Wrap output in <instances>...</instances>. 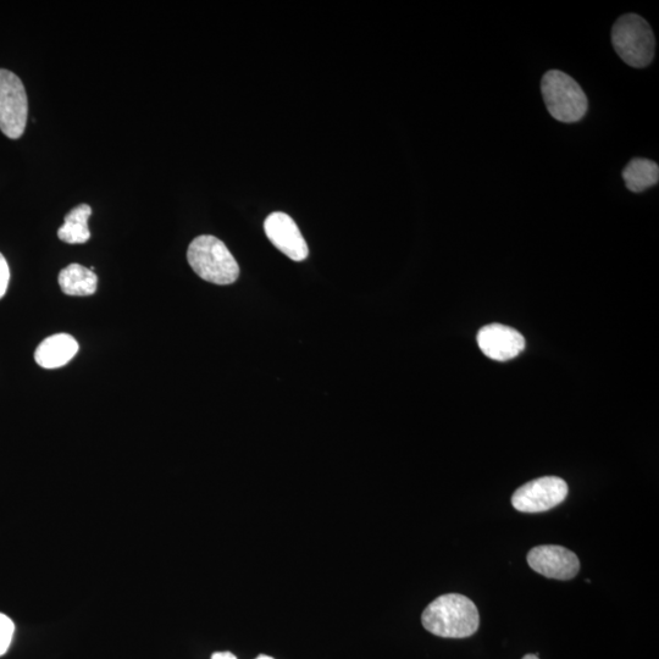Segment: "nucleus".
I'll list each match as a JSON object with an SVG mask.
<instances>
[{"instance_id":"obj_1","label":"nucleus","mask_w":659,"mask_h":659,"mask_svg":"<svg viewBox=\"0 0 659 659\" xmlns=\"http://www.w3.org/2000/svg\"><path fill=\"white\" fill-rule=\"evenodd\" d=\"M422 622L429 633L440 638L464 639L478 631L480 616L475 603L468 597L447 594L426 607Z\"/></svg>"},{"instance_id":"obj_2","label":"nucleus","mask_w":659,"mask_h":659,"mask_svg":"<svg viewBox=\"0 0 659 659\" xmlns=\"http://www.w3.org/2000/svg\"><path fill=\"white\" fill-rule=\"evenodd\" d=\"M188 263L199 278L215 285H231L240 276V267L229 248L219 238L199 236L191 242Z\"/></svg>"},{"instance_id":"obj_3","label":"nucleus","mask_w":659,"mask_h":659,"mask_svg":"<svg viewBox=\"0 0 659 659\" xmlns=\"http://www.w3.org/2000/svg\"><path fill=\"white\" fill-rule=\"evenodd\" d=\"M612 44L620 59L631 68H646L655 58V35L649 22L640 15L620 16L612 29Z\"/></svg>"},{"instance_id":"obj_4","label":"nucleus","mask_w":659,"mask_h":659,"mask_svg":"<svg viewBox=\"0 0 659 659\" xmlns=\"http://www.w3.org/2000/svg\"><path fill=\"white\" fill-rule=\"evenodd\" d=\"M541 92L548 113L561 123H578L589 109L583 88L563 71H548L542 77Z\"/></svg>"},{"instance_id":"obj_5","label":"nucleus","mask_w":659,"mask_h":659,"mask_svg":"<svg viewBox=\"0 0 659 659\" xmlns=\"http://www.w3.org/2000/svg\"><path fill=\"white\" fill-rule=\"evenodd\" d=\"M29 102L24 83L9 70L0 69V130L11 140L24 135Z\"/></svg>"},{"instance_id":"obj_6","label":"nucleus","mask_w":659,"mask_h":659,"mask_svg":"<svg viewBox=\"0 0 659 659\" xmlns=\"http://www.w3.org/2000/svg\"><path fill=\"white\" fill-rule=\"evenodd\" d=\"M568 491V485L563 479L544 476L519 487L512 497V505L519 512L542 513L561 505Z\"/></svg>"},{"instance_id":"obj_7","label":"nucleus","mask_w":659,"mask_h":659,"mask_svg":"<svg viewBox=\"0 0 659 659\" xmlns=\"http://www.w3.org/2000/svg\"><path fill=\"white\" fill-rule=\"evenodd\" d=\"M528 563L536 573L557 580L573 579L580 570L578 556L566 547L555 545L533 548L528 553Z\"/></svg>"},{"instance_id":"obj_8","label":"nucleus","mask_w":659,"mask_h":659,"mask_svg":"<svg viewBox=\"0 0 659 659\" xmlns=\"http://www.w3.org/2000/svg\"><path fill=\"white\" fill-rule=\"evenodd\" d=\"M478 345L492 361L507 362L524 351L525 339L519 331L509 326L491 324L479 331Z\"/></svg>"},{"instance_id":"obj_9","label":"nucleus","mask_w":659,"mask_h":659,"mask_svg":"<svg viewBox=\"0 0 659 659\" xmlns=\"http://www.w3.org/2000/svg\"><path fill=\"white\" fill-rule=\"evenodd\" d=\"M265 234L273 245L295 262L307 259L309 249L297 224L285 213H273L264 223Z\"/></svg>"},{"instance_id":"obj_10","label":"nucleus","mask_w":659,"mask_h":659,"mask_svg":"<svg viewBox=\"0 0 659 659\" xmlns=\"http://www.w3.org/2000/svg\"><path fill=\"white\" fill-rule=\"evenodd\" d=\"M79 352V343L73 336L57 334L49 336L35 353L36 363L44 369H58L73 361Z\"/></svg>"},{"instance_id":"obj_11","label":"nucleus","mask_w":659,"mask_h":659,"mask_svg":"<svg viewBox=\"0 0 659 659\" xmlns=\"http://www.w3.org/2000/svg\"><path fill=\"white\" fill-rule=\"evenodd\" d=\"M59 285L65 295L87 297L96 293L98 278L92 269L71 264L60 271Z\"/></svg>"},{"instance_id":"obj_12","label":"nucleus","mask_w":659,"mask_h":659,"mask_svg":"<svg viewBox=\"0 0 659 659\" xmlns=\"http://www.w3.org/2000/svg\"><path fill=\"white\" fill-rule=\"evenodd\" d=\"M623 179L628 190L641 193L656 186L659 181V166L652 160L635 158L625 166Z\"/></svg>"},{"instance_id":"obj_13","label":"nucleus","mask_w":659,"mask_h":659,"mask_svg":"<svg viewBox=\"0 0 659 659\" xmlns=\"http://www.w3.org/2000/svg\"><path fill=\"white\" fill-rule=\"evenodd\" d=\"M92 214V208L88 204H80L66 215L64 225L58 231L60 240L70 245H81L91 238L88 219Z\"/></svg>"},{"instance_id":"obj_14","label":"nucleus","mask_w":659,"mask_h":659,"mask_svg":"<svg viewBox=\"0 0 659 659\" xmlns=\"http://www.w3.org/2000/svg\"><path fill=\"white\" fill-rule=\"evenodd\" d=\"M14 631L15 625L13 620L5 616V614L0 613V656L8 652L11 641H13Z\"/></svg>"},{"instance_id":"obj_15","label":"nucleus","mask_w":659,"mask_h":659,"mask_svg":"<svg viewBox=\"0 0 659 659\" xmlns=\"http://www.w3.org/2000/svg\"><path fill=\"white\" fill-rule=\"evenodd\" d=\"M10 281V269L7 259L0 253V299L5 296L8 291Z\"/></svg>"},{"instance_id":"obj_16","label":"nucleus","mask_w":659,"mask_h":659,"mask_svg":"<svg viewBox=\"0 0 659 659\" xmlns=\"http://www.w3.org/2000/svg\"><path fill=\"white\" fill-rule=\"evenodd\" d=\"M212 659H237L231 652H217L214 653Z\"/></svg>"},{"instance_id":"obj_17","label":"nucleus","mask_w":659,"mask_h":659,"mask_svg":"<svg viewBox=\"0 0 659 659\" xmlns=\"http://www.w3.org/2000/svg\"><path fill=\"white\" fill-rule=\"evenodd\" d=\"M523 659H539V657H537L535 655H528V656H525Z\"/></svg>"},{"instance_id":"obj_18","label":"nucleus","mask_w":659,"mask_h":659,"mask_svg":"<svg viewBox=\"0 0 659 659\" xmlns=\"http://www.w3.org/2000/svg\"><path fill=\"white\" fill-rule=\"evenodd\" d=\"M256 659H274V658H273V657H270V656L262 655V656H259V657L256 658Z\"/></svg>"}]
</instances>
